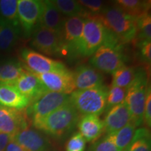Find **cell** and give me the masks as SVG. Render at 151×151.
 Segmentation results:
<instances>
[{
	"label": "cell",
	"mask_w": 151,
	"mask_h": 151,
	"mask_svg": "<svg viewBox=\"0 0 151 151\" xmlns=\"http://www.w3.org/2000/svg\"><path fill=\"white\" fill-rule=\"evenodd\" d=\"M95 16L104 26L109 35L119 44L136 41L137 18L128 16L117 6H106Z\"/></svg>",
	"instance_id": "6da1fadb"
},
{
	"label": "cell",
	"mask_w": 151,
	"mask_h": 151,
	"mask_svg": "<svg viewBox=\"0 0 151 151\" xmlns=\"http://www.w3.org/2000/svg\"><path fill=\"white\" fill-rule=\"evenodd\" d=\"M81 117L76 109L69 102L32 124L35 129L46 135L59 139L73 131Z\"/></svg>",
	"instance_id": "7a4b0ae2"
},
{
	"label": "cell",
	"mask_w": 151,
	"mask_h": 151,
	"mask_svg": "<svg viewBox=\"0 0 151 151\" xmlns=\"http://www.w3.org/2000/svg\"><path fill=\"white\" fill-rule=\"evenodd\" d=\"M109 88L105 85L85 90H75L69 94V102L82 116H99L105 111Z\"/></svg>",
	"instance_id": "3957f363"
},
{
	"label": "cell",
	"mask_w": 151,
	"mask_h": 151,
	"mask_svg": "<svg viewBox=\"0 0 151 151\" xmlns=\"http://www.w3.org/2000/svg\"><path fill=\"white\" fill-rule=\"evenodd\" d=\"M148 87V76L146 71L142 68L136 69L134 78L127 89L124 99L130 113V122L136 128L143 124L145 101Z\"/></svg>",
	"instance_id": "277c9868"
},
{
	"label": "cell",
	"mask_w": 151,
	"mask_h": 151,
	"mask_svg": "<svg viewBox=\"0 0 151 151\" xmlns=\"http://www.w3.org/2000/svg\"><path fill=\"white\" fill-rule=\"evenodd\" d=\"M84 18L73 17L66 18L62 35L64 55L70 59L83 57V29Z\"/></svg>",
	"instance_id": "5b68a950"
},
{
	"label": "cell",
	"mask_w": 151,
	"mask_h": 151,
	"mask_svg": "<svg viewBox=\"0 0 151 151\" xmlns=\"http://www.w3.org/2000/svg\"><path fill=\"white\" fill-rule=\"evenodd\" d=\"M121 45L106 43L96 50L90 60V65L105 73H113L124 65Z\"/></svg>",
	"instance_id": "8992f818"
},
{
	"label": "cell",
	"mask_w": 151,
	"mask_h": 151,
	"mask_svg": "<svg viewBox=\"0 0 151 151\" xmlns=\"http://www.w3.org/2000/svg\"><path fill=\"white\" fill-rule=\"evenodd\" d=\"M69 102V94L48 91L40 98L30 104L25 113L27 118L32 122L45 118Z\"/></svg>",
	"instance_id": "52a82bcc"
},
{
	"label": "cell",
	"mask_w": 151,
	"mask_h": 151,
	"mask_svg": "<svg viewBox=\"0 0 151 151\" xmlns=\"http://www.w3.org/2000/svg\"><path fill=\"white\" fill-rule=\"evenodd\" d=\"M108 39L104 26L95 16L84 18L83 29V57L92 56Z\"/></svg>",
	"instance_id": "ba28073f"
},
{
	"label": "cell",
	"mask_w": 151,
	"mask_h": 151,
	"mask_svg": "<svg viewBox=\"0 0 151 151\" xmlns=\"http://www.w3.org/2000/svg\"><path fill=\"white\" fill-rule=\"evenodd\" d=\"M24 68L35 75L54 72L67 69L62 62L48 58L33 49L23 48L20 52Z\"/></svg>",
	"instance_id": "9c48e42d"
},
{
	"label": "cell",
	"mask_w": 151,
	"mask_h": 151,
	"mask_svg": "<svg viewBox=\"0 0 151 151\" xmlns=\"http://www.w3.org/2000/svg\"><path fill=\"white\" fill-rule=\"evenodd\" d=\"M42 11V1L39 0H18V16L22 29L25 38L32 35L36 27L40 22Z\"/></svg>",
	"instance_id": "30bf717a"
},
{
	"label": "cell",
	"mask_w": 151,
	"mask_h": 151,
	"mask_svg": "<svg viewBox=\"0 0 151 151\" xmlns=\"http://www.w3.org/2000/svg\"><path fill=\"white\" fill-rule=\"evenodd\" d=\"M31 37L32 46L39 52L51 56L64 55L61 38L41 24H38Z\"/></svg>",
	"instance_id": "8fae6325"
},
{
	"label": "cell",
	"mask_w": 151,
	"mask_h": 151,
	"mask_svg": "<svg viewBox=\"0 0 151 151\" xmlns=\"http://www.w3.org/2000/svg\"><path fill=\"white\" fill-rule=\"evenodd\" d=\"M12 139L26 151H56L48 136L34 127H26L12 136Z\"/></svg>",
	"instance_id": "7c38bea8"
},
{
	"label": "cell",
	"mask_w": 151,
	"mask_h": 151,
	"mask_svg": "<svg viewBox=\"0 0 151 151\" xmlns=\"http://www.w3.org/2000/svg\"><path fill=\"white\" fill-rule=\"evenodd\" d=\"M48 91L70 94L76 90L73 71L64 70L36 75Z\"/></svg>",
	"instance_id": "4fadbf2b"
},
{
	"label": "cell",
	"mask_w": 151,
	"mask_h": 151,
	"mask_svg": "<svg viewBox=\"0 0 151 151\" xmlns=\"http://www.w3.org/2000/svg\"><path fill=\"white\" fill-rule=\"evenodd\" d=\"M27 127L25 111H18L0 106V134L13 136Z\"/></svg>",
	"instance_id": "5bb4252c"
},
{
	"label": "cell",
	"mask_w": 151,
	"mask_h": 151,
	"mask_svg": "<svg viewBox=\"0 0 151 151\" xmlns=\"http://www.w3.org/2000/svg\"><path fill=\"white\" fill-rule=\"evenodd\" d=\"M76 90H85L104 85V75L99 70L89 65H81L73 72Z\"/></svg>",
	"instance_id": "9a60e30c"
},
{
	"label": "cell",
	"mask_w": 151,
	"mask_h": 151,
	"mask_svg": "<svg viewBox=\"0 0 151 151\" xmlns=\"http://www.w3.org/2000/svg\"><path fill=\"white\" fill-rule=\"evenodd\" d=\"M14 86L29 100L30 104L48 92L37 76L27 69L15 82Z\"/></svg>",
	"instance_id": "2e32d148"
},
{
	"label": "cell",
	"mask_w": 151,
	"mask_h": 151,
	"mask_svg": "<svg viewBox=\"0 0 151 151\" xmlns=\"http://www.w3.org/2000/svg\"><path fill=\"white\" fill-rule=\"evenodd\" d=\"M130 113L125 101L115 106L106 112L104 120V133L106 134L114 133L130 122Z\"/></svg>",
	"instance_id": "e0dca14e"
},
{
	"label": "cell",
	"mask_w": 151,
	"mask_h": 151,
	"mask_svg": "<svg viewBox=\"0 0 151 151\" xmlns=\"http://www.w3.org/2000/svg\"><path fill=\"white\" fill-rule=\"evenodd\" d=\"M66 18L57 9L52 1H42V11L39 24L62 38Z\"/></svg>",
	"instance_id": "ac0fdd59"
},
{
	"label": "cell",
	"mask_w": 151,
	"mask_h": 151,
	"mask_svg": "<svg viewBox=\"0 0 151 151\" xmlns=\"http://www.w3.org/2000/svg\"><path fill=\"white\" fill-rule=\"evenodd\" d=\"M30 101L14 85L0 84V106L18 111L27 109Z\"/></svg>",
	"instance_id": "d6986e66"
},
{
	"label": "cell",
	"mask_w": 151,
	"mask_h": 151,
	"mask_svg": "<svg viewBox=\"0 0 151 151\" xmlns=\"http://www.w3.org/2000/svg\"><path fill=\"white\" fill-rule=\"evenodd\" d=\"M79 133L86 142H94L104 133V124L99 116L94 115L82 116L77 124Z\"/></svg>",
	"instance_id": "ffe728a7"
},
{
	"label": "cell",
	"mask_w": 151,
	"mask_h": 151,
	"mask_svg": "<svg viewBox=\"0 0 151 151\" xmlns=\"http://www.w3.org/2000/svg\"><path fill=\"white\" fill-rule=\"evenodd\" d=\"M26 71L22 62L9 60L0 64V84L14 85Z\"/></svg>",
	"instance_id": "44dd1931"
},
{
	"label": "cell",
	"mask_w": 151,
	"mask_h": 151,
	"mask_svg": "<svg viewBox=\"0 0 151 151\" xmlns=\"http://www.w3.org/2000/svg\"><path fill=\"white\" fill-rule=\"evenodd\" d=\"M20 29L0 17V51H9L16 44Z\"/></svg>",
	"instance_id": "7402d4cb"
},
{
	"label": "cell",
	"mask_w": 151,
	"mask_h": 151,
	"mask_svg": "<svg viewBox=\"0 0 151 151\" xmlns=\"http://www.w3.org/2000/svg\"><path fill=\"white\" fill-rule=\"evenodd\" d=\"M52 2L63 16L68 18L82 17L86 18L91 16L83 7L74 0H54Z\"/></svg>",
	"instance_id": "603a6c76"
},
{
	"label": "cell",
	"mask_w": 151,
	"mask_h": 151,
	"mask_svg": "<svg viewBox=\"0 0 151 151\" xmlns=\"http://www.w3.org/2000/svg\"><path fill=\"white\" fill-rule=\"evenodd\" d=\"M115 5L128 16L138 18L142 15L148 13L150 7V1L141 0H118L115 1Z\"/></svg>",
	"instance_id": "cb8c5ba5"
},
{
	"label": "cell",
	"mask_w": 151,
	"mask_h": 151,
	"mask_svg": "<svg viewBox=\"0 0 151 151\" xmlns=\"http://www.w3.org/2000/svg\"><path fill=\"white\" fill-rule=\"evenodd\" d=\"M136 127L129 122L127 125L114 133L106 134L113 144L120 151L124 150L131 143L136 131Z\"/></svg>",
	"instance_id": "d4e9b609"
},
{
	"label": "cell",
	"mask_w": 151,
	"mask_h": 151,
	"mask_svg": "<svg viewBox=\"0 0 151 151\" xmlns=\"http://www.w3.org/2000/svg\"><path fill=\"white\" fill-rule=\"evenodd\" d=\"M136 69L124 65L112 73L111 86L127 88L134 78Z\"/></svg>",
	"instance_id": "484cf974"
},
{
	"label": "cell",
	"mask_w": 151,
	"mask_h": 151,
	"mask_svg": "<svg viewBox=\"0 0 151 151\" xmlns=\"http://www.w3.org/2000/svg\"><path fill=\"white\" fill-rule=\"evenodd\" d=\"M130 151H151L150 132L146 127L136 129L131 141Z\"/></svg>",
	"instance_id": "4316f807"
},
{
	"label": "cell",
	"mask_w": 151,
	"mask_h": 151,
	"mask_svg": "<svg viewBox=\"0 0 151 151\" xmlns=\"http://www.w3.org/2000/svg\"><path fill=\"white\" fill-rule=\"evenodd\" d=\"M0 17L20 29L17 0H0Z\"/></svg>",
	"instance_id": "83f0119b"
},
{
	"label": "cell",
	"mask_w": 151,
	"mask_h": 151,
	"mask_svg": "<svg viewBox=\"0 0 151 151\" xmlns=\"http://www.w3.org/2000/svg\"><path fill=\"white\" fill-rule=\"evenodd\" d=\"M137 35L136 41H150L151 39V16L149 13L137 18Z\"/></svg>",
	"instance_id": "f1b7e54d"
},
{
	"label": "cell",
	"mask_w": 151,
	"mask_h": 151,
	"mask_svg": "<svg viewBox=\"0 0 151 151\" xmlns=\"http://www.w3.org/2000/svg\"><path fill=\"white\" fill-rule=\"evenodd\" d=\"M126 94H127V88H119V87L111 86L109 88L108 95L106 99V106L105 111L110 110L111 108L114 107L120 104L124 101Z\"/></svg>",
	"instance_id": "f546056e"
},
{
	"label": "cell",
	"mask_w": 151,
	"mask_h": 151,
	"mask_svg": "<svg viewBox=\"0 0 151 151\" xmlns=\"http://www.w3.org/2000/svg\"><path fill=\"white\" fill-rule=\"evenodd\" d=\"M86 141L79 132L73 134L66 144V151H85Z\"/></svg>",
	"instance_id": "4dcf8cb0"
},
{
	"label": "cell",
	"mask_w": 151,
	"mask_h": 151,
	"mask_svg": "<svg viewBox=\"0 0 151 151\" xmlns=\"http://www.w3.org/2000/svg\"><path fill=\"white\" fill-rule=\"evenodd\" d=\"M88 151H120L106 136L94 141Z\"/></svg>",
	"instance_id": "1f68e13d"
},
{
	"label": "cell",
	"mask_w": 151,
	"mask_h": 151,
	"mask_svg": "<svg viewBox=\"0 0 151 151\" xmlns=\"http://www.w3.org/2000/svg\"><path fill=\"white\" fill-rule=\"evenodd\" d=\"M78 2L88 11L91 16H97L101 13L106 6L103 1L98 0H80Z\"/></svg>",
	"instance_id": "d6a6232c"
},
{
	"label": "cell",
	"mask_w": 151,
	"mask_h": 151,
	"mask_svg": "<svg viewBox=\"0 0 151 151\" xmlns=\"http://www.w3.org/2000/svg\"><path fill=\"white\" fill-rule=\"evenodd\" d=\"M143 123L146 125L147 129L151 127V90L149 86L147 90L146 101H145L144 112H143Z\"/></svg>",
	"instance_id": "836d02e7"
},
{
	"label": "cell",
	"mask_w": 151,
	"mask_h": 151,
	"mask_svg": "<svg viewBox=\"0 0 151 151\" xmlns=\"http://www.w3.org/2000/svg\"><path fill=\"white\" fill-rule=\"evenodd\" d=\"M140 53L142 60L147 63H150L151 61V43L150 41H138Z\"/></svg>",
	"instance_id": "e575fe53"
},
{
	"label": "cell",
	"mask_w": 151,
	"mask_h": 151,
	"mask_svg": "<svg viewBox=\"0 0 151 151\" xmlns=\"http://www.w3.org/2000/svg\"><path fill=\"white\" fill-rule=\"evenodd\" d=\"M12 139V136L9 134H0V151H5L6 147Z\"/></svg>",
	"instance_id": "d590c367"
},
{
	"label": "cell",
	"mask_w": 151,
	"mask_h": 151,
	"mask_svg": "<svg viewBox=\"0 0 151 151\" xmlns=\"http://www.w3.org/2000/svg\"><path fill=\"white\" fill-rule=\"evenodd\" d=\"M5 151H26L24 149L18 144L16 141H14L13 139L9 141L6 147Z\"/></svg>",
	"instance_id": "8d00e7d4"
},
{
	"label": "cell",
	"mask_w": 151,
	"mask_h": 151,
	"mask_svg": "<svg viewBox=\"0 0 151 151\" xmlns=\"http://www.w3.org/2000/svg\"><path fill=\"white\" fill-rule=\"evenodd\" d=\"M130 146H131V143H130L128 145V146L126 147V148H124V150H122V151H130Z\"/></svg>",
	"instance_id": "74e56055"
}]
</instances>
